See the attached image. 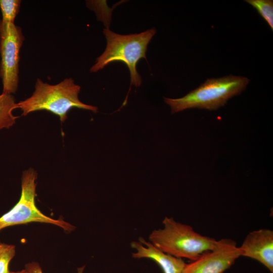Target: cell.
<instances>
[{
    "instance_id": "obj_1",
    "label": "cell",
    "mask_w": 273,
    "mask_h": 273,
    "mask_svg": "<svg viewBox=\"0 0 273 273\" xmlns=\"http://www.w3.org/2000/svg\"><path fill=\"white\" fill-rule=\"evenodd\" d=\"M80 90V86L75 84L71 78H65L55 85L37 78L32 95L17 103V108L21 110L23 116L37 111L46 110L58 116L62 122L66 120L68 112L73 108L97 112V107L85 104L79 100Z\"/></svg>"
},
{
    "instance_id": "obj_2",
    "label": "cell",
    "mask_w": 273,
    "mask_h": 273,
    "mask_svg": "<svg viewBox=\"0 0 273 273\" xmlns=\"http://www.w3.org/2000/svg\"><path fill=\"white\" fill-rule=\"evenodd\" d=\"M163 227L153 230L149 241L164 252L179 258L194 261L217 245L215 239L203 236L190 226L165 217Z\"/></svg>"
},
{
    "instance_id": "obj_3",
    "label": "cell",
    "mask_w": 273,
    "mask_h": 273,
    "mask_svg": "<svg viewBox=\"0 0 273 273\" xmlns=\"http://www.w3.org/2000/svg\"><path fill=\"white\" fill-rule=\"evenodd\" d=\"M156 32L152 28L140 33L122 35L108 28L104 29L107 46L104 53L97 58L90 71L96 72L112 62L120 61L129 69L131 84L140 86L142 79L136 70V65L140 59L146 58L148 44Z\"/></svg>"
},
{
    "instance_id": "obj_4",
    "label": "cell",
    "mask_w": 273,
    "mask_h": 273,
    "mask_svg": "<svg viewBox=\"0 0 273 273\" xmlns=\"http://www.w3.org/2000/svg\"><path fill=\"white\" fill-rule=\"evenodd\" d=\"M249 82L247 77L232 75L209 78L184 97L164 98V101L170 107L171 113L191 108L216 110L223 106L230 98L240 94Z\"/></svg>"
},
{
    "instance_id": "obj_5",
    "label": "cell",
    "mask_w": 273,
    "mask_h": 273,
    "mask_svg": "<svg viewBox=\"0 0 273 273\" xmlns=\"http://www.w3.org/2000/svg\"><path fill=\"white\" fill-rule=\"evenodd\" d=\"M37 176L36 172L31 168L23 172L20 198L9 211L0 217V231L8 226L32 222L55 224L66 232L75 229V226L68 222L45 215L36 207L35 198Z\"/></svg>"
},
{
    "instance_id": "obj_6",
    "label": "cell",
    "mask_w": 273,
    "mask_h": 273,
    "mask_svg": "<svg viewBox=\"0 0 273 273\" xmlns=\"http://www.w3.org/2000/svg\"><path fill=\"white\" fill-rule=\"evenodd\" d=\"M24 39L19 26L4 24L0 20V76L4 94L12 95L17 90L20 51Z\"/></svg>"
},
{
    "instance_id": "obj_7",
    "label": "cell",
    "mask_w": 273,
    "mask_h": 273,
    "mask_svg": "<svg viewBox=\"0 0 273 273\" xmlns=\"http://www.w3.org/2000/svg\"><path fill=\"white\" fill-rule=\"evenodd\" d=\"M236 243L230 239L217 241L215 247L189 264L181 273H223L240 257Z\"/></svg>"
},
{
    "instance_id": "obj_8",
    "label": "cell",
    "mask_w": 273,
    "mask_h": 273,
    "mask_svg": "<svg viewBox=\"0 0 273 273\" xmlns=\"http://www.w3.org/2000/svg\"><path fill=\"white\" fill-rule=\"evenodd\" d=\"M241 256L255 259L273 272V231L269 229L253 231L248 234L241 246Z\"/></svg>"
},
{
    "instance_id": "obj_9",
    "label": "cell",
    "mask_w": 273,
    "mask_h": 273,
    "mask_svg": "<svg viewBox=\"0 0 273 273\" xmlns=\"http://www.w3.org/2000/svg\"><path fill=\"white\" fill-rule=\"evenodd\" d=\"M131 247L135 250L132 253L134 258L152 259L160 266L164 273H181L186 264L183 259L164 252L142 237L138 242H132Z\"/></svg>"
},
{
    "instance_id": "obj_10",
    "label": "cell",
    "mask_w": 273,
    "mask_h": 273,
    "mask_svg": "<svg viewBox=\"0 0 273 273\" xmlns=\"http://www.w3.org/2000/svg\"><path fill=\"white\" fill-rule=\"evenodd\" d=\"M16 104L12 95H0V130L9 128L15 123L18 117L15 116L13 111L17 109Z\"/></svg>"
},
{
    "instance_id": "obj_11",
    "label": "cell",
    "mask_w": 273,
    "mask_h": 273,
    "mask_svg": "<svg viewBox=\"0 0 273 273\" xmlns=\"http://www.w3.org/2000/svg\"><path fill=\"white\" fill-rule=\"evenodd\" d=\"M21 1L20 0H0V9L4 24L14 23L19 13Z\"/></svg>"
},
{
    "instance_id": "obj_12",
    "label": "cell",
    "mask_w": 273,
    "mask_h": 273,
    "mask_svg": "<svg viewBox=\"0 0 273 273\" xmlns=\"http://www.w3.org/2000/svg\"><path fill=\"white\" fill-rule=\"evenodd\" d=\"M255 9L273 30V1L272 0L245 1Z\"/></svg>"
},
{
    "instance_id": "obj_13",
    "label": "cell",
    "mask_w": 273,
    "mask_h": 273,
    "mask_svg": "<svg viewBox=\"0 0 273 273\" xmlns=\"http://www.w3.org/2000/svg\"><path fill=\"white\" fill-rule=\"evenodd\" d=\"M15 252L14 245L0 243V273H12L9 265L15 256Z\"/></svg>"
},
{
    "instance_id": "obj_14",
    "label": "cell",
    "mask_w": 273,
    "mask_h": 273,
    "mask_svg": "<svg viewBox=\"0 0 273 273\" xmlns=\"http://www.w3.org/2000/svg\"><path fill=\"white\" fill-rule=\"evenodd\" d=\"M25 269L27 271L28 273H43L39 264L35 262L27 263Z\"/></svg>"
},
{
    "instance_id": "obj_15",
    "label": "cell",
    "mask_w": 273,
    "mask_h": 273,
    "mask_svg": "<svg viewBox=\"0 0 273 273\" xmlns=\"http://www.w3.org/2000/svg\"><path fill=\"white\" fill-rule=\"evenodd\" d=\"M12 273H28V272L25 269H24L17 271H12Z\"/></svg>"
}]
</instances>
